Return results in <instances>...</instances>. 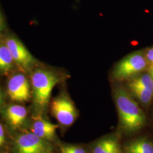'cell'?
I'll return each instance as SVG.
<instances>
[{"instance_id":"7402d4cb","label":"cell","mask_w":153,"mask_h":153,"mask_svg":"<svg viewBox=\"0 0 153 153\" xmlns=\"http://www.w3.org/2000/svg\"></svg>"},{"instance_id":"e0dca14e","label":"cell","mask_w":153,"mask_h":153,"mask_svg":"<svg viewBox=\"0 0 153 153\" xmlns=\"http://www.w3.org/2000/svg\"><path fill=\"white\" fill-rule=\"evenodd\" d=\"M106 153H120L119 147L117 146V144L116 141L109 148V149L108 150V151Z\"/></svg>"},{"instance_id":"5bb4252c","label":"cell","mask_w":153,"mask_h":153,"mask_svg":"<svg viewBox=\"0 0 153 153\" xmlns=\"http://www.w3.org/2000/svg\"><path fill=\"white\" fill-rule=\"evenodd\" d=\"M115 142V140L108 139L101 141L94 149L93 153H106L109 148Z\"/></svg>"},{"instance_id":"7a4b0ae2","label":"cell","mask_w":153,"mask_h":153,"mask_svg":"<svg viewBox=\"0 0 153 153\" xmlns=\"http://www.w3.org/2000/svg\"><path fill=\"white\" fill-rule=\"evenodd\" d=\"M31 81L35 104L45 107L49 102L52 91L59 81V78L53 71L40 69L33 72Z\"/></svg>"},{"instance_id":"6da1fadb","label":"cell","mask_w":153,"mask_h":153,"mask_svg":"<svg viewBox=\"0 0 153 153\" xmlns=\"http://www.w3.org/2000/svg\"><path fill=\"white\" fill-rule=\"evenodd\" d=\"M115 103L122 127L127 131H135L145 123V116L135 100L124 88H117L115 91Z\"/></svg>"},{"instance_id":"9a60e30c","label":"cell","mask_w":153,"mask_h":153,"mask_svg":"<svg viewBox=\"0 0 153 153\" xmlns=\"http://www.w3.org/2000/svg\"><path fill=\"white\" fill-rule=\"evenodd\" d=\"M60 150L61 153H86L82 148L76 146H63Z\"/></svg>"},{"instance_id":"7c38bea8","label":"cell","mask_w":153,"mask_h":153,"mask_svg":"<svg viewBox=\"0 0 153 153\" xmlns=\"http://www.w3.org/2000/svg\"><path fill=\"white\" fill-rule=\"evenodd\" d=\"M14 59L11 52L6 45H0V71H9L13 65Z\"/></svg>"},{"instance_id":"d6986e66","label":"cell","mask_w":153,"mask_h":153,"mask_svg":"<svg viewBox=\"0 0 153 153\" xmlns=\"http://www.w3.org/2000/svg\"><path fill=\"white\" fill-rule=\"evenodd\" d=\"M148 71H149V74L151 76L153 80V64H150L149 65V68H148Z\"/></svg>"},{"instance_id":"ac0fdd59","label":"cell","mask_w":153,"mask_h":153,"mask_svg":"<svg viewBox=\"0 0 153 153\" xmlns=\"http://www.w3.org/2000/svg\"><path fill=\"white\" fill-rule=\"evenodd\" d=\"M5 143V133L3 127L0 123V149Z\"/></svg>"},{"instance_id":"4fadbf2b","label":"cell","mask_w":153,"mask_h":153,"mask_svg":"<svg viewBox=\"0 0 153 153\" xmlns=\"http://www.w3.org/2000/svg\"><path fill=\"white\" fill-rule=\"evenodd\" d=\"M133 94L143 104H148L153 98V93L146 88L138 86H128Z\"/></svg>"},{"instance_id":"8fae6325","label":"cell","mask_w":153,"mask_h":153,"mask_svg":"<svg viewBox=\"0 0 153 153\" xmlns=\"http://www.w3.org/2000/svg\"><path fill=\"white\" fill-rule=\"evenodd\" d=\"M128 86L144 88L153 93V80L149 73L140 74L133 77L129 82Z\"/></svg>"},{"instance_id":"44dd1931","label":"cell","mask_w":153,"mask_h":153,"mask_svg":"<svg viewBox=\"0 0 153 153\" xmlns=\"http://www.w3.org/2000/svg\"><path fill=\"white\" fill-rule=\"evenodd\" d=\"M1 102H2V94L0 91V104L1 103Z\"/></svg>"},{"instance_id":"ffe728a7","label":"cell","mask_w":153,"mask_h":153,"mask_svg":"<svg viewBox=\"0 0 153 153\" xmlns=\"http://www.w3.org/2000/svg\"><path fill=\"white\" fill-rule=\"evenodd\" d=\"M3 25V19H2V17L0 13V30L1 29V28L2 27Z\"/></svg>"},{"instance_id":"8992f818","label":"cell","mask_w":153,"mask_h":153,"mask_svg":"<svg viewBox=\"0 0 153 153\" xmlns=\"http://www.w3.org/2000/svg\"><path fill=\"white\" fill-rule=\"evenodd\" d=\"M10 98L16 102H25L30 98V85L28 79L22 74L12 76L7 85Z\"/></svg>"},{"instance_id":"52a82bcc","label":"cell","mask_w":153,"mask_h":153,"mask_svg":"<svg viewBox=\"0 0 153 153\" xmlns=\"http://www.w3.org/2000/svg\"><path fill=\"white\" fill-rule=\"evenodd\" d=\"M6 45L9 48L14 61L18 65L27 68L33 63V58L26 47L17 39L9 38Z\"/></svg>"},{"instance_id":"2e32d148","label":"cell","mask_w":153,"mask_h":153,"mask_svg":"<svg viewBox=\"0 0 153 153\" xmlns=\"http://www.w3.org/2000/svg\"><path fill=\"white\" fill-rule=\"evenodd\" d=\"M145 55L148 62L149 63V65L153 64V47L148 49Z\"/></svg>"},{"instance_id":"30bf717a","label":"cell","mask_w":153,"mask_h":153,"mask_svg":"<svg viewBox=\"0 0 153 153\" xmlns=\"http://www.w3.org/2000/svg\"><path fill=\"white\" fill-rule=\"evenodd\" d=\"M126 150L128 153H153V145L146 139H139L129 143Z\"/></svg>"},{"instance_id":"ba28073f","label":"cell","mask_w":153,"mask_h":153,"mask_svg":"<svg viewBox=\"0 0 153 153\" xmlns=\"http://www.w3.org/2000/svg\"><path fill=\"white\" fill-rule=\"evenodd\" d=\"M58 126L42 118H39L34 121L31 128L33 134L43 140L53 138Z\"/></svg>"},{"instance_id":"277c9868","label":"cell","mask_w":153,"mask_h":153,"mask_svg":"<svg viewBox=\"0 0 153 153\" xmlns=\"http://www.w3.org/2000/svg\"><path fill=\"white\" fill-rule=\"evenodd\" d=\"M51 110L55 118L63 126H71L77 117L74 105L65 95H61L53 100L51 104Z\"/></svg>"},{"instance_id":"3957f363","label":"cell","mask_w":153,"mask_h":153,"mask_svg":"<svg viewBox=\"0 0 153 153\" xmlns=\"http://www.w3.org/2000/svg\"><path fill=\"white\" fill-rule=\"evenodd\" d=\"M149 65L145 53L137 51L128 55L117 64L112 76L118 81L131 79L140 74L148 68Z\"/></svg>"},{"instance_id":"9c48e42d","label":"cell","mask_w":153,"mask_h":153,"mask_svg":"<svg viewBox=\"0 0 153 153\" xmlns=\"http://www.w3.org/2000/svg\"><path fill=\"white\" fill-rule=\"evenodd\" d=\"M27 110L22 105H12L6 109L5 116L9 123L16 128L22 125L27 116Z\"/></svg>"},{"instance_id":"5b68a950","label":"cell","mask_w":153,"mask_h":153,"mask_svg":"<svg viewBox=\"0 0 153 153\" xmlns=\"http://www.w3.org/2000/svg\"><path fill=\"white\" fill-rule=\"evenodd\" d=\"M16 153H48L49 145L43 139L33 133L23 134L16 138Z\"/></svg>"}]
</instances>
